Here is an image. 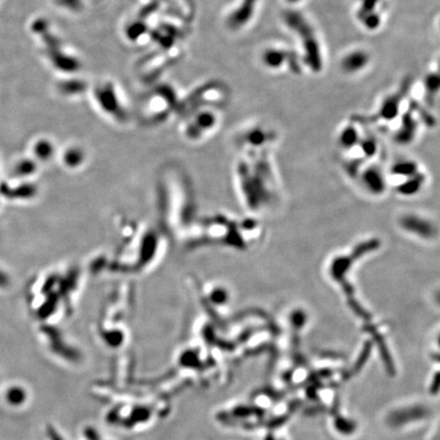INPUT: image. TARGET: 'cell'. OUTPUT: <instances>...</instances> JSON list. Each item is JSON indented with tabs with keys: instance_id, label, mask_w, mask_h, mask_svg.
<instances>
[{
	"instance_id": "obj_1",
	"label": "cell",
	"mask_w": 440,
	"mask_h": 440,
	"mask_svg": "<svg viewBox=\"0 0 440 440\" xmlns=\"http://www.w3.org/2000/svg\"><path fill=\"white\" fill-rule=\"evenodd\" d=\"M286 26L298 38L304 50V61L314 73H319L323 67L322 49L316 31L307 17L297 10L287 9L283 13Z\"/></svg>"
},
{
	"instance_id": "obj_2",
	"label": "cell",
	"mask_w": 440,
	"mask_h": 440,
	"mask_svg": "<svg viewBox=\"0 0 440 440\" xmlns=\"http://www.w3.org/2000/svg\"><path fill=\"white\" fill-rule=\"evenodd\" d=\"M261 61L265 67L271 71H280L287 67L293 73L300 72L297 55L288 49L276 47L267 48L261 55Z\"/></svg>"
},
{
	"instance_id": "obj_3",
	"label": "cell",
	"mask_w": 440,
	"mask_h": 440,
	"mask_svg": "<svg viewBox=\"0 0 440 440\" xmlns=\"http://www.w3.org/2000/svg\"><path fill=\"white\" fill-rule=\"evenodd\" d=\"M410 88L411 81H405L398 92L389 95L382 101L378 111L373 117V120L383 121L384 123L396 120L400 114V107L403 104L405 97L408 95Z\"/></svg>"
},
{
	"instance_id": "obj_4",
	"label": "cell",
	"mask_w": 440,
	"mask_h": 440,
	"mask_svg": "<svg viewBox=\"0 0 440 440\" xmlns=\"http://www.w3.org/2000/svg\"><path fill=\"white\" fill-rule=\"evenodd\" d=\"M357 18L368 31H376L382 24V16L379 10L384 0H357Z\"/></svg>"
},
{
	"instance_id": "obj_5",
	"label": "cell",
	"mask_w": 440,
	"mask_h": 440,
	"mask_svg": "<svg viewBox=\"0 0 440 440\" xmlns=\"http://www.w3.org/2000/svg\"><path fill=\"white\" fill-rule=\"evenodd\" d=\"M364 189L372 195H381L386 190L387 177L378 165L368 166L360 174Z\"/></svg>"
},
{
	"instance_id": "obj_6",
	"label": "cell",
	"mask_w": 440,
	"mask_h": 440,
	"mask_svg": "<svg viewBox=\"0 0 440 440\" xmlns=\"http://www.w3.org/2000/svg\"><path fill=\"white\" fill-rule=\"evenodd\" d=\"M370 54L364 49L349 51L340 60V68L344 74L355 75L364 71L370 63Z\"/></svg>"
},
{
	"instance_id": "obj_7",
	"label": "cell",
	"mask_w": 440,
	"mask_h": 440,
	"mask_svg": "<svg viewBox=\"0 0 440 440\" xmlns=\"http://www.w3.org/2000/svg\"><path fill=\"white\" fill-rule=\"evenodd\" d=\"M242 138V141L245 146L257 152L259 150L262 151L264 148L270 145V143L275 140L276 136L273 132L267 129H264L262 127H255L247 131Z\"/></svg>"
},
{
	"instance_id": "obj_8",
	"label": "cell",
	"mask_w": 440,
	"mask_h": 440,
	"mask_svg": "<svg viewBox=\"0 0 440 440\" xmlns=\"http://www.w3.org/2000/svg\"><path fill=\"white\" fill-rule=\"evenodd\" d=\"M417 129H418V123H417V120L415 119L414 106L412 103L410 106V109L402 118L401 127L399 128V131L396 134V140L399 143H410L414 139Z\"/></svg>"
},
{
	"instance_id": "obj_9",
	"label": "cell",
	"mask_w": 440,
	"mask_h": 440,
	"mask_svg": "<svg viewBox=\"0 0 440 440\" xmlns=\"http://www.w3.org/2000/svg\"><path fill=\"white\" fill-rule=\"evenodd\" d=\"M428 411L423 407H416L411 408L408 410H401L393 412L388 417V423L392 426H400L404 425L407 422L419 420L427 417Z\"/></svg>"
},
{
	"instance_id": "obj_10",
	"label": "cell",
	"mask_w": 440,
	"mask_h": 440,
	"mask_svg": "<svg viewBox=\"0 0 440 440\" xmlns=\"http://www.w3.org/2000/svg\"><path fill=\"white\" fill-rule=\"evenodd\" d=\"M259 0H243L238 10L233 15V25L235 28H242L247 25L254 16L257 10Z\"/></svg>"
},
{
	"instance_id": "obj_11",
	"label": "cell",
	"mask_w": 440,
	"mask_h": 440,
	"mask_svg": "<svg viewBox=\"0 0 440 440\" xmlns=\"http://www.w3.org/2000/svg\"><path fill=\"white\" fill-rule=\"evenodd\" d=\"M360 131L352 124L345 126L338 135L339 148L345 152H351L354 148L359 145L361 141Z\"/></svg>"
},
{
	"instance_id": "obj_12",
	"label": "cell",
	"mask_w": 440,
	"mask_h": 440,
	"mask_svg": "<svg viewBox=\"0 0 440 440\" xmlns=\"http://www.w3.org/2000/svg\"><path fill=\"white\" fill-rule=\"evenodd\" d=\"M366 330H368L373 335V338H374V340H375V342H376V344L378 346L379 354H380V356L382 358V361H383V363L385 365L386 371L388 372V374L390 376H393L396 374V367H395V363L392 361L391 355H390V353L388 351V348H387V345H386V343L384 341V338L373 327H368V328H366Z\"/></svg>"
},
{
	"instance_id": "obj_13",
	"label": "cell",
	"mask_w": 440,
	"mask_h": 440,
	"mask_svg": "<svg viewBox=\"0 0 440 440\" xmlns=\"http://www.w3.org/2000/svg\"><path fill=\"white\" fill-rule=\"evenodd\" d=\"M36 187L34 184H30V183H25L21 184L19 187H17L16 189H10V187H8L5 183H2L0 186V193L8 198H19V199H28L33 197L36 194Z\"/></svg>"
},
{
	"instance_id": "obj_14",
	"label": "cell",
	"mask_w": 440,
	"mask_h": 440,
	"mask_svg": "<svg viewBox=\"0 0 440 440\" xmlns=\"http://www.w3.org/2000/svg\"><path fill=\"white\" fill-rule=\"evenodd\" d=\"M4 400L11 407H19L27 401V391L19 385H12L6 389Z\"/></svg>"
},
{
	"instance_id": "obj_15",
	"label": "cell",
	"mask_w": 440,
	"mask_h": 440,
	"mask_svg": "<svg viewBox=\"0 0 440 440\" xmlns=\"http://www.w3.org/2000/svg\"><path fill=\"white\" fill-rule=\"evenodd\" d=\"M86 155L82 154L80 152H74L73 151H68L66 152V155H61V160H62V164L68 168H77L79 166H81L84 163Z\"/></svg>"
},
{
	"instance_id": "obj_16",
	"label": "cell",
	"mask_w": 440,
	"mask_h": 440,
	"mask_svg": "<svg viewBox=\"0 0 440 440\" xmlns=\"http://www.w3.org/2000/svg\"><path fill=\"white\" fill-rule=\"evenodd\" d=\"M425 89L427 96L430 99H433L439 89V76L437 73H430L425 78Z\"/></svg>"
},
{
	"instance_id": "obj_17",
	"label": "cell",
	"mask_w": 440,
	"mask_h": 440,
	"mask_svg": "<svg viewBox=\"0 0 440 440\" xmlns=\"http://www.w3.org/2000/svg\"><path fill=\"white\" fill-rule=\"evenodd\" d=\"M334 426H335V429L339 433L345 434V435L354 433L355 430L357 429V425H356L355 422H353L351 420H348V419H345L343 417H337L335 419Z\"/></svg>"
},
{
	"instance_id": "obj_18",
	"label": "cell",
	"mask_w": 440,
	"mask_h": 440,
	"mask_svg": "<svg viewBox=\"0 0 440 440\" xmlns=\"http://www.w3.org/2000/svg\"><path fill=\"white\" fill-rule=\"evenodd\" d=\"M371 350H372V343L370 341H366L357 362L354 365V369H353L354 373H358L363 368V366L366 364V362L368 361V359L371 355Z\"/></svg>"
},
{
	"instance_id": "obj_19",
	"label": "cell",
	"mask_w": 440,
	"mask_h": 440,
	"mask_svg": "<svg viewBox=\"0 0 440 440\" xmlns=\"http://www.w3.org/2000/svg\"><path fill=\"white\" fill-rule=\"evenodd\" d=\"M264 413H265L264 410L258 407H238L237 409L234 410V416L240 417V418L249 417L251 415L260 417V416H263Z\"/></svg>"
},
{
	"instance_id": "obj_20",
	"label": "cell",
	"mask_w": 440,
	"mask_h": 440,
	"mask_svg": "<svg viewBox=\"0 0 440 440\" xmlns=\"http://www.w3.org/2000/svg\"><path fill=\"white\" fill-rule=\"evenodd\" d=\"M35 153L39 159L46 161L53 156V148L46 142H40L35 147Z\"/></svg>"
},
{
	"instance_id": "obj_21",
	"label": "cell",
	"mask_w": 440,
	"mask_h": 440,
	"mask_svg": "<svg viewBox=\"0 0 440 440\" xmlns=\"http://www.w3.org/2000/svg\"><path fill=\"white\" fill-rule=\"evenodd\" d=\"M36 169V164L34 161L31 160H22L20 162H18V164L15 167V172L18 175L21 176H27L29 174L34 173Z\"/></svg>"
},
{
	"instance_id": "obj_22",
	"label": "cell",
	"mask_w": 440,
	"mask_h": 440,
	"mask_svg": "<svg viewBox=\"0 0 440 440\" xmlns=\"http://www.w3.org/2000/svg\"><path fill=\"white\" fill-rule=\"evenodd\" d=\"M210 298L216 305H223L229 298V294L224 288L218 287V288H215L211 291Z\"/></svg>"
},
{
	"instance_id": "obj_23",
	"label": "cell",
	"mask_w": 440,
	"mask_h": 440,
	"mask_svg": "<svg viewBox=\"0 0 440 440\" xmlns=\"http://www.w3.org/2000/svg\"><path fill=\"white\" fill-rule=\"evenodd\" d=\"M290 320H291V324H292L293 328L300 329L304 327L305 323L307 322V315L302 310H295L291 314Z\"/></svg>"
},
{
	"instance_id": "obj_24",
	"label": "cell",
	"mask_w": 440,
	"mask_h": 440,
	"mask_svg": "<svg viewBox=\"0 0 440 440\" xmlns=\"http://www.w3.org/2000/svg\"><path fill=\"white\" fill-rule=\"evenodd\" d=\"M438 389H439V373H436L430 387V392L432 395H436L438 392Z\"/></svg>"
},
{
	"instance_id": "obj_25",
	"label": "cell",
	"mask_w": 440,
	"mask_h": 440,
	"mask_svg": "<svg viewBox=\"0 0 440 440\" xmlns=\"http://www.w3.org/2000/svg\"><path fill=\"white\" fill-rule=\"evenodd\" d=\"M7 283H8V280L6 275L2 271H0V287H5Z\"/></svg>"
},
{
	"instance_id": "obj_26",
	"label": "cell",
	"mask_w": 440,
	"mask_h": 440,
	"mask_svg": "<svg viewBox=\"0 0 440 440\" xmlns=\"http://www.w3.org/2000/svg\"><path fill=\"white\" fill-rule=\"evenodd\" d=\"M287 3H289L290 5H296L298 3H300L303 0H285Z\"/></svg>"
},
{
	"instance_id": "obj_27",
	"label": "cell",
	"mask_w": 440,
	"mask_h": 440,
	"mask_svg": "<svg viewBox=\"0 0 440 440\" xmlns=\"http://www.w3.org/2000/svg\"><path fill=\"white\" fill-rule=\"evenodd\" d=\"M265 440H275V438L273 437V435H271V434H269V435H267V437L265 438Z\"/></svg>"
}]
</instances>
